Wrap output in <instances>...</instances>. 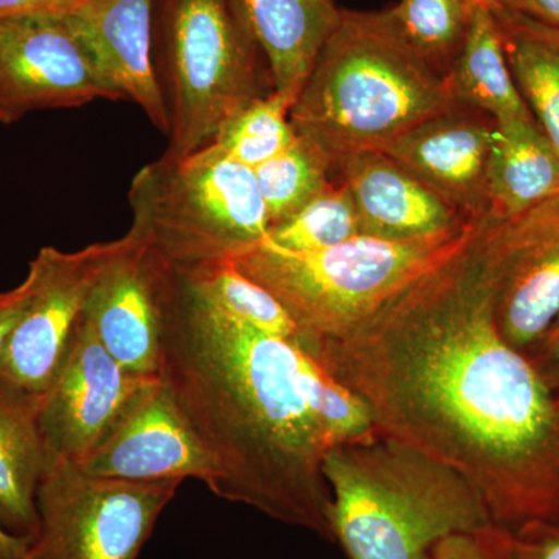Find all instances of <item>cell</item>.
Segmentation results:
<instances>
[{"label": "cell", "mask_w": 559, "mask_h": 559, "mask_svg": "<svg viewBox=\"0 0 559 559\" xmlns=\"http://www.w3.org/2000/svg\"><path fill=\"white\" fill-rule=\"evenodd\" d=\"M180 485L91 476L51 457L28 559H139Z\"/></svg>", "instance_id": "8"}, {"label": "cell", "mask_w": 559, "mask_h": 559, "mask_svg": "<svg viewBox=\"0 0 559 559\" xmlns=\"http://www.w3.org/2000/svg\"><path fill=\"white\" fill-rule=\"evenodd\" d=\"M492 11L514 83L559 156V28L503 7Z\"/></svg>", "instance_id": "22"}, {"label": "cell", "mask_w": 559, "mask_h": 559, "mask_svg": "<svg viewBox=\"0 0 559 559\" xmlns=\"http://www.w3.org/2000/svg\"><path fill=\"white\" fill-rule=\"evenodd\" d=\"M487 191L489 213L506 219L559 197V156L535 120L495 121Z\"/></svg>", "instance_id": "20"}, {"label": "cell", "mask_w": 559, "mask_h": 559, "mask_svg": "<svg viewBox=\"0 0 559 559\" xmlns=\"http://www.w3.org/2000/svg\"><path fill=\"white\" fill-rule=\"evenodd\" d=\"M160 308L159 378L218 471L215 495L336 543L304 349L216 311L167 261Z\"/></svg>", "instance_id": "2"}, {"label": "cell", "mask_w": 559, "mask_h": 559, "mask_svg": "<svg viewBox=\"0 0 559 559\" xmlns=\"http://www.w3.org/2000/svg\"><path fill=\"white\" fill-rule=\"evenodd\" d=\"M459 105L487 114L496 123L535 120L514 83L495 11L473 5L466 38L448 72Z\"/></svg>", "instance_id": "21"}, {"label": "cell", "mask_w": 559, "mask_h": 559, "mask_svg": "<svg viewBox=\"0 0 559 559\" xmlns=\"http://www.w3.org/2000/svg\"><path fill=\"white\" fill-rule=\"evenodd\" d=\"M130 204V231L179 271L227 263L271 227L255 173L210 145L145 165Z\"/></svg>", "instance_id": "7"}, {"label": "cell", "mask_w": 559, "mask_h": 559, "mask_svg": "<svg viewBox=\"0 0 559 559\" xmlns=\"http://www.w3.org/2000/svg\"><path fill=\"white\" fill-rule=\"evenodd\" d=\"M153 44L170 114L165 156L204 148L237 110L274 92L235 0H154Z\"/></svg>", "instance_id": "6"}, {"label": "cell", "mask_w": 559, "mask_h": 559, "mask_svg": "<svg viewBox=\"0 0 559 559\" xmlns=\"http://www.w3.org/2000/svg\"><path fill=\"white\" fill-rule=\"evenodd\" d=\"M466 227L457 234L411 241L359 235L314 252H289L264 238L227 263L270 290L300 330L301 349L311 353L377 314L450 252Z\"/></svg>", "instance_id": "5"}, {"label": "cell", "mask_w": 559, "mask_h": 559, "mask_svg": "<svg viewBox=\"0 0 559 559\" xmlns=\"http://www.w3.org/2000/svg\"><path fill=\"white\" fill-rule=\"evenodd\" d=\"M471 5L489 7V9H496L500 5V0H468Z\"/></svg>", "instance_id": "36"}, {"label": "cell", "mask_w": 559, "mask_h": 559, "mask_svg": "<svg viewBox=\"0 0 559 559\" xmlns=\"http://www.w3.org/2000/svg\"><path fill=\"white\" fill-rule=\"evenodd\" d=\"M123 246L121 237L75 252L39 250L31 261L38 286L0 355V380L35 395L49 390L95 282Z\"/></svg>", "instance_id": "9"}, {"label": "cell", "mask_w": 559, "mask_h": 559, "mask_svg": "<svg viewBox=\"0 0 559 559\" xmlns=\"http://www.w3.org/2000/svg\"><path fill=\"white\" fill-rule=\"evenodd\" d=\"M331 175L347 187L367 237L423 240L457 234L473 221L381 151L348 154Z\"/></svg>", "instance_id": "14"}, {"label": "cell", "mask_w": 559, "mask_h": 559, "mask_svg": "<svg viewBox=\"0 0 559 559\" xmlns=\"http://www.w3.org/2000/svg\"><path fill=\"white\" fill-rule=\"evenodd\" d=\"M323 474L334 538L349 559H432L444 539L492 525L457 469L380 433L331 448Z\"/></svg>", "instance_id": "4"}, {"label": "cell", "mask_w": 559, "mask_h": 559, "mask_svg": "<svg viewBox=\"0 0 559 559\" xmlns=\"http://www.w3.org/2000/svg\"><path fill=\"white\" fill-rule=\"evenodd\" d=\"M266 61L275 94L296 102L340 25L337 0H235Z\"/></svg>", "instance_id": "18"}, {"label": "cell", "mask_w": 559, "mask_h": 559, "mask_svg": "<svg viewBox=\"0 0 559 559\" xmlns=\"http://www.w3.org/2000/svg\"><path fill=\"white\" fill-rule=\"evenodd\" d=\"M460 106L448 76L412 49L389 9L344 10L289 120L333 168L348 154L380 151L423 121Z\"/></svg>", "instance_id": "3"}, {"label": "cell", "mask_w": 559, "mask_h": 559, "mask_svg": "<svg viewBox=\"0 0 559 559\" xmlns=\"http://www.w3.org/2000/svg\"><path fill=\"white\" fill-rule=\"evenodd\" d=\"M301 388L331 448L377 436L369 406L358 393L337 381L305 352L301 359Z\"/></svg>", "instance_id": "28"}, {"label": "cell", "mask_w": 559, "mask_h": 559, "mask_svg": "<svg viewBox=\"0 0 559 559\" xmlns=\"http://www.w3.org/2000/svg\"><path fill=\"white\" fill-rule=\"evenodd\" d=\"M165 261L132 231L95 282L83 318L124 369L159 377Z\"/></svg>", "instance_id": "13"}, {"label": "cell", "mask_w": 559, "mask_h": 559, "mask_svg": "<svg viewBox=\"0 0 559 559\" xmlns=\"http://www.w3.org/2000/svg\"><path fill=\"white\" fill-rule=\"evenodd\" d=\"M154 378L124 369L81 314L40 404V426L51 457L75 465L83 462Z\"/></svg>", "instance_id": "11"}, {"label": "cell", "mask_w": 559, "mask_h": 559, "mask_svg": "<svg viewBox=\"0 0 559 559\" xmlns=\"http://www.w3.org/2000/svg\"><path fill=\"white\" fill-rule=\"evenodd\" d=\"M86 0H0V22L24 17H66Z\"/></svg>", "instance_id": "32"}, {"label": "cell", "mask_w": 559, "mask_h": 559, "mask_svg": "<svg viewBox=\"0 0 559 559\" xmlns=\"http://www.w3.org/2000/svg\"><path fill=\"white\" fill-rule=\"evenodd\" d=\"M521 216L471 221L377 314L308 353L358 393L380 436L457 469L507 530L559 524L558 396L495 319Z\"/></svg>", "instance_id": "1"}, {"label": "cell", "mask_w": 559, "mask_h": 559, "mask_svg": "<svg viewBox=\"0 0 559 559\" xmlns=\"http://www.w3.org/2000/svg\"><path fill=\"white\" fill-rule=\"evenodd\" d=\"M510 558H511V555H510Z\"/></svg>", "instance_id": "38"}, {"label": "cell", "mask_w": 559, "mask_h": 559, "mask_svg": "<svg viewBox=\"0 0 559 559\" xmlns=\"http://www.w3.org/2000/svg\"><path fill=\"white\" fill-rule=\"evenodd\" d=\"M290 108L293 103L275 92L255 98L224 121L209 145L255 170L297 139L289 120Z\"/></svg>", "instance_id": "25"}, {"label": "cell", "mask_w": 559, "mask_h": 559, "mask_svg": "<svg viewBox=\"0 0 559 559\" xmlns=\"http://www.w3.org/2000/svg\"><path fill=\"white\" fill-rule=\"evenodd\" d=\"M120 100L66 17L0 22V123L40 109Z\"/></svg>", "instance_id": "10"}, {"label": "cell", "mask_w": 559, "mask_h": 559, "mask_svg": "<svg viewBox=\"0 0 559 559\" xmlns=\"http://www.w3.org/2000/svg\"><path fill=\"white\" fill-rule=\"evenodd\" d=\"M511 559H559V524L525 522L510 530Z\"/></svg>", "instance_id": "30"}, {"label": "cell", "mask_w": 559, "mask_h": 559, "mask_svg": "<svg viewBox=\"0 0 559 559\" xmlns=\"http://www.w3.org/2000/svg\"><path fill=\"white\" fill-rule=\"evenodd\" d=\"M432 559H511L510 530L492 524L474 533L444 539Z\"/></svg>", "instance_id": "29"}, {"label": "cell", "mask_w": 559, "mask_h": 559, "mask_svg": "<svg viewBox=\"0 0 559 559\" xmlns=\"http://www.w3.org/2000/svg\"><path fill=\"white\" fill-rule=\"evenodd\" d=\"M31 540L11 535L0 525V559H28Z\"/></svg>", "instance_id": "35"}, {"label": "cell", "mask_w": 559, "mask_h": 559, "mask_svg": "<svg viewBox=\"0 0 559 559\" xmlns=\"http://www.w3.org/2000/svg\"><path fill=\"white\" fill-rule=\"evenodd\" d=\"M499 7L559 28V0H500Z\"/></svg>", "instance_id": "34"}, {"label": "cell", "mask_w": 559, "mask_h": 559, "mask_svg": "<svg viewBox=\"0 0 559 559\" xmlns=\"http://www.w3.org/2000/svg\"><path fill=\"white\" fill-rule=\"evenodd\" d=\"M495 120L460 108L423 121L381 153L447 198L471 219L488 215L487 164Z\"/></svg>", "instance_id": "16"}, {"label": "cell", "mask_w": 559, "mask_h": 559, "mask_svg": "<svg viewBox=\"0 0 559 559\" xmlns=\"http://www.w3.org/2000/svg\"><path fill=\"white\" fill-rule=\"evenodd\" d=\"M153 17L154 0H86L66 22L120 100L135 103L168 135L170 114L154 62Z\"/></svg>", "instance_id": "15"}, {"label": "cell", "mask_w": 559, "mask_h": 559, "mask_svg": "<svg viewBox=\"0 0 559 559\" xmlns=\"http://www.w3.org/2000/svg\"><path fill=\"white\" fill-rule=\"evenodd\" d=\"M76 466L91 476L108 479H197L212 492L219 480L212 457L159 377L140 390L97 447Z\"/></svg>", "instance_id": "12"}, {"label": "cell", "mask_w": 559, "mask_h": 559, "mask_svg": "<svg viewBox=\"0 0 559 559\" xmlns=\"http://www.w3.org/2000/svg\"><path fill=\"white\" fill-rule=\"evenodd\" d=\"M558 406H559V396H558Z\"/></svg>", "instance_id": "37"}, {"label": "cell", "mask_w": 559, "mask_h": 559, "mask_svg": "<svg viewBox=\"0 0 559 559\" xmlns=\"http://www.w3.org/2000/svg\"><path fill=\"white\" fill-rule=\"evenodd\" d=\"M179 272L190 288L216 311L301 348L304 337L289 312L270 290L242 275L230 263L207 264Z\"/></svg>", "instance_id": "23"}, {"label": "cell", "mask_w": 559, "mask_h": 559, "mask_svg": "<svg viewBox=\"0 0 559 559\" xmlns=\"http://www.w3.org/2000/svg\"><path fill=\"white\" fill-rule=\"evenodd\" d=\"M471 9L468 0H400L389 7L412 49L447 76L466 38Z\"/></svg>", "instance_id": "26"}, {"label": "cell", "mask_w": 559, "mask_h": 559, "mask_svg": "<svg viewBox=\"0 0 559 559\" xmlns=\"http://www.w3.org/2000/svg\"><path fill=\"white\" fill-rule=\"evenodd\" d=\"M362 235L358 210L344 183L329 189L289 218L272 224L266 240L289 252L334 248Z\"/></svg>", "instance_id": "27"}, {"label": "cell", "mask_w": 559, "mask_h": 559, "mask_svg": "<svg viewBox=\"0 0 559 559\" xmlns=\"http://www.w3.org/2000/svg\"><path fill=\"white\" fill-rule=\"evenodd\" d=\"M36 286H38V274L31 264L24 282L20 283L16 288L0 293V355L5 348L11 331L20 322L25 308L31 304Z\"/></svg>", "instance_id": "31"}, {"label": "cell", "mask_w": 559, "mask_h": 559, "mask_svg": "<svg viewBox=\"0 0 559 559\" xmlns=\"http://www.w3.org/2000/svg\"><path fill=\"white\" fill-rule=\"evenodd\" d=\"M253 173L271 226L299 212L334 182L329 157L300 135Z\"/></svg>", "instance_id": "24"}, {"label": "cell", "mask_w": 559, "mask_h": 559, "mask_svg": "<svg viewBox=\"0 0 559 559\" xmlns=\"http://www.w3.org/2000/svg\"><path fill=\"white\" fill-rule=\"evenodd\" d=\"M558 318L559 197L521 216L495 307L500 336L525 356Z\"/></svg>", "instance_id": "17"}, {"label": "cell", "mask_w": 559, "mask_h": 559, "mask_svg": "<svg viewBox=\"0 0 559 559\" xmlns=\"http://www.w3.org/2000/svg\"><path fill=\"white\" fill-rule=\"evenodd\" d=\"M528 359L532 360L547 388L554 392L555 396H559V318L555 320L538 347L530 353Z\"/></svg>", "instance_id": "33"}, {"label": "cell", "mask_w": 559, "mask_h": 559, "mask_svg": "<svg viewBox=\"0 0 559 559\" xmlns=\"http://www.w3.org/2000/svg\"><path fill=\"white\" fill-rule=\"evenodd\" d=\"M43 395L0 380V525L31 540L38 532V491L50 465L40 426Z\"/></svg>", "instance_id": "19"}]
</instances>
